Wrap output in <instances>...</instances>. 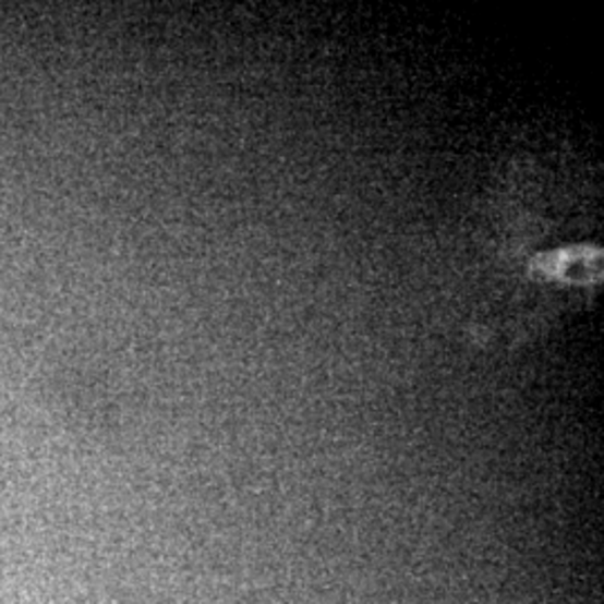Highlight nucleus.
Listing matches in <instances>:
<instances>
[{
	"mask_svg": "<svg viewBox=\"0 0 604 604\" xmlns=\"http://www.w3.org/2000/svg\"><path fill=\"white\" fill-rule=\"evenodd\" d=\"M533 271L563 282H597L602 276V249L580 244L548 251L535 257Z\"/></svg>",
	"mask_w": 604,
	"mask_h": 604,
	"instance_id": "1",
	"label": "nucleus"
}]
</instances>
